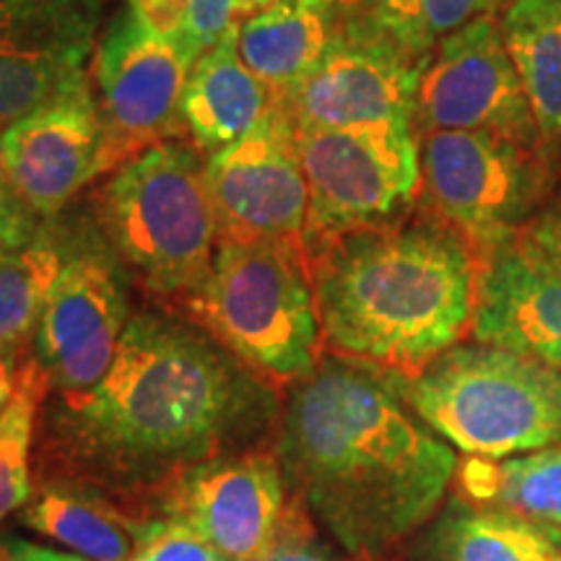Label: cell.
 Here are the masks:
<instances>
[{
    "label": "cell",
    "mask_w": 561,
    "mask_h": 561,
    "mask_svg": "<svg viewBox=\"0 0 561 561\" xmlns=\"http://www.w3.org/2000/svg\"><path fill=\"white\" fill-rule=\"evenodd\" d=\"M278 388L195 322L133 314L107 375L58 396L47 434L73 479L107 494H159L201 462L261 450Z\"/></svg>",
    "instance_id": "cell-1"
},
{
    "label": "cell",
    "mask_w": 561,
    "mask_h": 561,
    "mask_svg": "<svg viewBox=\"0 0 561 561\" xmlns=\"http://www.w3.org/2000/svg\"><path fill=\"white\" fill-rule=\"evenodd\" d=\"M403 380L325 354L280 409L273 453L289 494L356 561L409 541L458 476L455 447L411 409Z\"/></svg>",
    "instance_id": "cell-2"
},
{
    "label": "cell",
    "mask_w": 561,
    "mask_h": 561,
    "mask_svg": "<svg viewBox=\"0 0 561 561\" xmlns=\"http://www.w3.org/2000/svg\"><path fill=\"white\" fill-rule=\"evenodd\" d=\"M325 351L416 377L471 333L479 261L430 206L307 248Z\"/></svg>",
    "instance_id": "cell-3"
},
{
    "label": "cell",
    "mask_w": 561,
    "mask_h": 561,
    "mask_svg": "<svg viewBox=\"0 0 561 561\" xmlns=\"http://www.w3.org/2000/svg\"><path fill=\"white\" fill-rule=\"evenodd\" d=\"M191 322L278 390L294 388L325 356L310 261L301 242H219Z\"/></svg>",
    "instance_id": "cell-4"
},
{
    "label": "cell",
    "mask_w": 561,
    "mask_h": 561,
    "mask_svg": "<svg viewBox=\"0 0 561 561\" xmlns=\"http://www.w3.org/2000/svg\"><path fill=\"white\" fill-rule=\"evenodd\" d=\"M96 219L123 268L153 297L185 305L208 280L219 221L191 146L167 140L112 172Z\"/></svg>",
    "instance_id": "cell-5"
},
{
    "label": "cell",
    "mask_w": 561,
    "mask_h": 561,
    "mask_svg": "<svg viewBox=\"0 0 561 561\" xmlns=\"http://www.w3.org/2000/svg\"><path fill=\"white\" fill-rule=\"evenodd\" d=\"M403 392L421 421L468 458L561 445V371L517 351L455 343L403 380Z\"/></svg>",
    "instance_id": "cell-6"
},
{
    "label": "cell",
    "mask_w": 561,
    "mask_h": 561,
    "mask_svg": "<svg viewBox=\"0 0 561 561\" xmlns=\"http://www.w3.org/2000/svg\"><path fill=\"white\" fill-rule=\"evenodd\" d=\"M421 182L442 221L466 237L476 261L515 240L551 191L546 146L481 130L421 133Z\"/></svg>",
    "instance_id": "cell-7"
},
{
    "label": "cell",
    "mask_w": 561,
    "mask_h": 561,
    "mask_svg": "<svg viewBox=\"0 0 561 561\" xmlns=\"http://www.w3.org/2000/svg\"><path fill=\"white\" fill-rule=\"evenodd\" d=\"M416 133L413 123L294 130L310 191L305 250L419 206L424 182Z\"/></svg>",
    "instance_id": "cell-8"
},
{
    "label": "cell",
    "mask_w": 561,
    "mask_h": 561,
    "mask_svg": "<svg viewBox=\"0 0 561 561\" xmlns=\"http://www.w3.org/2000/svg\"><path fill=\"white\" fill-rule=\"evenodd\" d=\"M193 66L180 39L151 30L130 5L110 21L94 50L100 174L185 133L182 94Z\"/></svg>",
    "instance_id": "cell-9"
},
{
    "label": "cell",
    "mask_w": 561,
    "mask_h": 561,
    "mask_svg": "<svg viewBox=\"0 0 561 561\" xmlns=\"http://www.w3.org/2000/svg\"><path fill=\"white\" fill-rule=\"evenodd\" d=\"M413 125L419 133L481 130L546 146L496 13L473 19L434 47L421 70Z\"/></svg>",
    "instance_id": "cell-10"
},
{
    "label": "cell",
    "mask_w": 561,
    "mask_h": 561,
    "mask_svg": "<svg viewBox=\"0 0 561 561\" xmlns=\"http://www.w3.org/2000/svg\"><path fill=\"white\" fill-rule=\"evenodd\" d=\"M121 265L107 242L68 250L32 339V354L58 396L94 388L115 359L133 318Z\"/></svg>",
    "instance_id": "cell-11"
},
{
    "label": "cell",
    "mask_w": 561,
    "mask_h": 561,
    "mask_svg": "<svg viewBox=\"0 0 561 561\" xmlns=\"http://www.w3.org/2000/svg\"><path fill=\"white\" fill-rule=\"evenodd\" d=\"M424 66L343 16L339 37L322 60L276 107L294 130L413 123Z\"/></svg>",
    "instance_id": "cell-12"
},
{
    "label": "cell",
    "mask_w": 561,
    "mask_h": 561,
    "mask_svg": "<svg viewBox=\"0 0 561 561\" xmlns=\"http://www.w3.org/2000/svg\"><path fill=\"white\" fill-rule=\"evenodd\" d=\"M157 515L178 520L229 561H252L276 543L294 496L273 450L201 462L159 491Z\"/></svg>",
    "instance_id": "cell-13"
},
{
    "label": "cell",
    "mask_w": 561,
    "mask_h": 561,
    "mask_svg": "<svg viewBox=\"0 0 561 561\" xmlns=\"http://www.w3.org/2000/svg\"><path fill=\"white\" fill-rule=\"evenodd\" d=\"M206 182L219 221V242L305 244L310 191L294 128L278 107L250 136L210 153Z\"/></svg>",
    "instance_id": "cell-14"
},
{
    "label": "cell",
    "mask_w": 561,
    "mask_h": 561,
    "mask_svg": "<svg viewBox=\"0 0 561 561\" xmlns=\"http://www.w3.org/2000/svg\"><path fill=\"white\" fill-rule=\"evenodd\" d=\"M102 0H0V125L89 81Z\"/></svg>",
    "instance_id": "cell-15"
},
{
    "label": "cell",
    "mask_w": 561,
    "mask_h": 561,
    "mask_svg": "<svg viewBox=\"0 0 561 561\" xmlns=\"http://www.w3.org/2000/svg\"><path fill=\"white\" fill-rule=\"evenodd\" d=\"M3 151L21 208L34 221L50 224L100 178V115L91 83L5 125Z\"/></svg>",
    "instance_id": "cell-16"
},
{
    "label": "cell",
    "mask_w": 561,
    "mask_h": 561,
    "mask_svg": "<svg viewBox=\"0 0 561 561\" xmlns=\"http://www.w3.org/2000/svg\"><path fill=\"white\" fill-rule=\"evenodd\" d=\"M471 335L561 371V268L523 234L479 257Z\"/></svg>",
    "instance_id": "cell-17"
},
{
    "label": "cell",
    "mask_w": 561,
    "mask_h": 561,
    "mask_svg": "<svg viewBox=\"0 0 561 561\" xmlns=\"http://www.w3.org/2000/svg\"><path fill=\"white\" fill-rule=\"evenodd\" d=\"M19 520L87 561H130L159 515H136L112 502L107 491L70 479L34 491Z\"/></svg>",
    "instance_id": "cell-18"
},
{
    "label": "cell",
    "mask_w": 561,
    "mask_h": 561,
    "mask_svg": "<svg viewBox=\"0 0 561 561\" xmlns=\"http://www.w3.org/2000/svg\"><path fill=\"white\" fill-rule=\"evenodd\" d=\"M276 107L271 89L244 66L237 30L195 60L182 94V125L195 151L210 153L261 128Z\"/></svg>",
    "instance_id": "cell-19"
},
{
    "label": "cell",
    "mask_w": 561,
    "mask_h": 561,
    "mask_svg": "<svg viewBox=\"0 0 561 561\" xmlns=\"http://www.w3.org/2000/svg\"><path fill=\"white\" fill-rule=\"evenodd\" d=\"M416 561H561V528L447 496L419 530Z\"/></svg>",
    "instance_id": "cell-20"
},
{
    "label": "cell",
    "mask_w": 561,
    "mask_h": 561,
    "mask_svg": "<svg viewBox=\"0 0 561 561\" xmlns=\"http://www.w3.org/2000/svg\"><path fill=\"white\" fill-rule=\"evenodd\" d=\"M343 16L318 5L276 0L237 30V47L252 73L280 100L322 60Z\"/></svg>",
    "instance_id": "cell-21"
},
{
    "label": "cell",
    "mask_w": 561,
    "mask_h": 561,
    "mask_svg": "<svg viewBox=\"0 0 561 561\" xmlns=\"http://www.w3.org/2000/svg\"><path fill=\"white\" fill-rule=\"evenodd\" d=\"M500 30L546 146L561 144V0H507Z\"/></svg>",
    "instance_id": "cell-22"
},
{
    "label": "cell",
    "mask_w": 561,
    "mask_h": 561,
    "mask_svg": "<svg viewBox=\"0 0 561 561\" xmlns=\"http://www.w3.org/2000/svg\"><path fill=\"white\" fill-rule=\"evenodd\" d=\"M455 481L468 500L561 528V445L502 460L468 458Z\"/></svg>",
    "instance_id": "cell-23"
},
{
    "label": "cell",
    "mask_w": 561,
    "mask_h": 561,
    "mask_svg": "<svg viewBox=\"0 0 561 561\" xmlns=\"http://www.w3.org/2000/svg\"><path fill=\"white\" fill-rule=\"evenodd\" d=\"M70 242L42 227L32 240L0 248V348L21 354L37 331L42 312L68 261Z\"/></svg>",
    "instance_id": "cell-24"
},
{
    "label": "cell",
    "mask_w": 561,
    "mask_h": 561,
    "mask_svg": "<svg viewBox=\"0 0 561 561\" xmlns=\"http://www.w3.org/2000/svg\"><path fill=\"white\" fill-rule=\"evenodd\" d=\"M504 3L507 0H367L348 16L405 58L426 62L442 39L473 19L504 9Z\"/></svg>",
    "instance_id": "cell-25"
},
{
    "label": "cell",
    "mask_w": 561,
    "mask_h": 561,
    "mask_svg": "<svg viewBox=\"0 0 561 561\" xmlns=\"http://www.w3.org/2000/svg\"><path fill=\"white\" fill-rule=\"evenodd\" d=\"M50 377L37 356L21 364L19 388L0 411V525L32 500V447L42 403L50 396Z\"/></svg>",
    "instance_id": "cell-26"
},
{
    "label": "cell",
    "mask_w": 561,
    "mask_h": 561,
    "mask_svg": "<svg viewBox=\"0 0 561 561\" xmlns=\"http://www.w3.org/2000/svg\"><path fill=\"white\" fill-rule=\"evenodd\" d=\"M276 0H187L180 42L193 60L214 47L229 30H240L244 21L268 9Z\"/></svg>",
    "instance_id": "cell-27"
},
{
    "label": "cell",
    "mask_w": 561,
    "mask_h": 561,
    "mask_svg": "<svg viewBox=\"0 0 561 561\" xmlns=\"http://www.w3.org/2000/svg\"><path fill=\"white\" fill-rule=\"evenodd\" d=\"M130 561H229L214 549L201 533L178 520L159 517L157 528L149 533Z\"/></svg>",
    "instance_id": "cell-28"
},
{
    "label": "cell",
    "mask_w": 561,
    "mask_h": 561,
    "mask_svg": "<svg viewBox=\"0 0 561 561\" xmlns=\"http://www.w3.org/2000/svg\"><path fill=\"white\" fill-rule=\"evenodd\" d=\"M312 523L314 520L307 515V510L294 500L291 515L276 543L252 561H346L339 551L320 541Z\"/></svg>",
    "instance_id": "cell-29"
},
{
    "label": "cell",
    "mask_w": 561,
    "mask_h": 561,
    "mask_svg": "<svg viewBox=\"0 0 561 561\" xmlns=\"http://www.w3.org/2000/svg\"><path fill=\"white\" fill-rule=\"evenodd\" d=\"M3 133L5 125H0V248H13L32 240L45 224L34 221L13 193L9 170H5V151H3Z\"/></svg>",
    "instance_id": "cell-30"
},
{
    "label": "cell",
    "mask_w": 561,
    "mask_h": 561,
    "mask_svg": "<svg viewBox=\"0 0 561 561\" xmlns=\"http://www.w3.org/2000/svg\"><path fill=\"white\" fill-rule=\"evenodd\" d=\"M520 234L561 268V198L538 210Z\"/></svg>",
    "instance_id": "cell-31"
},
{
    "label": "cell",
    "mask_w": 561,
    "mask_h": 561,
    "mask_svg": "<svg viewBox=\"0 0 561 561\" xmlns=\"http://www.w3.org/2000/svg\"><path fill=\"white\" fill-rule=\"evenodd\" d=\"M128 5L138 13L151 30L167 37H180L182 21H185L187 0H128Z\"/></svg>",
    "instance_id": "cell-32"
},
{
    "label": "cell",
    "mask_w": 561,
    "mask_h": 561,
    "mask_svg": "<svg viewBox=\"0 0 561 561\" xmlns=\"http://www.w3.org/2000/svg\"><path fill=\"white\" fill-rule=\"evenodd\" d=\"M0 561H87L73 551H58L50 546L26 541L21 536H0Z\"/></svg>",
    "instance_id": "cell-33"
},
{
    "label": "cell",
    "mask_w": 561,
    "mask_h": 561,
    "mask_svg": "<svg viewBox=\"0 0 561 561\" xmlns=\"http://www.w3.org/2000/svg\"><path fill=\"white\" fill-rule=\"evenodd\" d=\"M21 364H24V359H21V354H16V351L0 348V411L16 396Z\"/></svg>",
    "instance_id": "cell-34"
},
{
    "label": "cell",
    "mask_w": 561,
    "mask_h": 561,
    "mask_svg": "<svg viewBox=\"0 0 561 561\" xmlns=\"http://www.w3.org/2000/svg\"><path fill=\"white\" fill-rule=\"evenodd\" d=\"M294 3L318 5V9L339 13V16H348V13H356L359 9H364V3H367V0H294Z\"/></svg>",
    "instance_id": "cell-35"
}]
</instances>
